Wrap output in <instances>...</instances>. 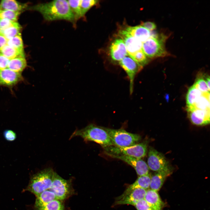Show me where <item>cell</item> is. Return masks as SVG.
I'll list each match as a JSON object with an SVG mask.
<instances>
[{"label": "cell", "mask_w": 210, "mask_h": 210, "mask_svg": "<svg viewBox=\"0 0 210 210\" xmlns=\"http://www.w3.org/2000/svg\"><path fill=\"white\" fill-rule=\"evenodd\" d=\"M189 118L194 124L197 125L209 123L210 110L187 109Z\"/></svg>", "instance_id": "4fadbf2b"}, {"label": "cell", "mask_w": 210, "mask_h": 210, "mask_svg": "<svg viewBox=\"0 0 210 210\" xmlns=\"http://www.w3.org/2000/svg\"><path fill=\"white\" fill-rule=\"evenodd\" d=\"M63 203L61 200L55 199L38 210H64Z\"/></svg>", "instance_id": "83f0119b"}, {"label": "cell", "mask_w": 210, "mask_h": 210, "mask_svg": "<svg viewBox=\"0 0 210 210\" xmlns=\"http://www.w3.org/2000/svg\"><path fill=\"white\" fill-rule=\"evenodd\" d=\"M119 64L126 73L130 82V92H133L134 81L135 77L143 67L128 55L119 62Z\"/></svg>", "instance_id": "ba28073f"}, {"label": "cell", "mask_w": 210, "mask_h": 210, "mask_svg": "<svg viewBox=\"0 0 210 210\" xmlns=\"http://www.w3.org/2000/svg\"><path fill=\"white\" fill-rule=\"evenodd\" d=\"M134 206L137 210H156L144 199L138 201Z\"/></svg>", "instance_id": "836d02e7"}, {"label": "cell", "mask_w": 210, "mask_h": 210, "mask_svg": "<svg viewBox=\"0 0 210 210\" xmlns=\"http://www.w3.org/2000/svg\"><path fill=\"white\" fill-rule=\"evenodd\" d=\"M144 199L156 210H161L164 207V203L157 191L151 189L147 190Z\"/></svg>", "instance_id": "d6986e66"}, {"label": "cell", "mask_w": 210, "mask_h": 210, "mask_svg": "<svg viewBox=\"0 0 210 210\" xmlns=\"http://www.w3.org/2000/svg\"><path fill=\"white\" fill-rule=\"evenodd\" d=\"M210 110V93H203L191 107L187 109Z\"/></svg>", "instance_id": "cb8c5ba5"}, {"label": "cell", "mask_w": 210, "mask_h": 210, "mask_svg": "<svg viewBox=\"0 0 210 210\" xmlns=\"http://www.w3.org/2000/svg\"><path fill=\"white\" fill-rule=\"evenodd\" d=\"M49 190L54 194L57 199L61 201L67 198L74 193L70 181L63 178L55 172Z\"/></svg>", "instance_id": "52a82bcc"}, {"label": "cell", "mask_w": 210, "mask_h": 210, "mask_svg": "<svg viewBox=\"0 0 210 210\" xmlns=\"http://www.w3.org/2000/svg\"><path fill=\"white\" fill-rule=\"evenodd\" d=\"M193 85L203 93L209 92L205 80L202 77L197 79Z\"/></svg>", "instance_id": "d6a6232c"}, {"label": "cell", "mask_w": 210, "mask_h": 210, "mask_svg": "<svg viewBox=\"0 0 210 210\" xmlns=\"http://www.w3.org/2000/svg\"><path fill=\"white\" fill-rule=\"evenodd\" d=\"M27 66V62L25 57H19L10 60L8 68L15 72L21 73Z\"/></svg>", "instance_id": "7402d4cb"}, {"label": "cell", "mask_w": 210, "mask_h": 210, "mask_svg": "<svg viewBox=\"0 0 210 210\" xmlns=\"http://www.w3.org/2000/svg\"><path fill=\"white\" fill-rule=\"evenodd\" d=\"M98 0H80V9L82 17H83L87 12L93 6L97 4Z\"/></svg>", "instance_id": "1f68e13d"}, {"label": "cell", "mask_w": 210, "mask_h": 210, "mask_svg": "<svg viewBox=\"0 0 210 210\" xmlns=\"http://www.w3.org/2000/svg\"><path fill=\"white\" fill-rule=\"evenodd\" d=\"M34 208L38 210L48 203L57 199L54 194L50 190H46L36 196Z\"/></svg>", "instance_id": "ffe728a7"}, {"label": "cell", "mask_w": 210, "mask_h": 210, "mask_svg": "<svg viewBox=\"0 0 210 210\" xmlns=\"http://www.w3.org/2000/svg\"><path fill=\"white\" fill-rule=\"evenodd\" d=\"M151 176L148 174L139 176L133 183L129 186L123 193L118 197L116 200L120 199L129 194L134 190L140 188L145 189L150 187Z\"/></svg>", "instance_id": "2e32d148"}, {"label": "cell", "mask_w": 210, "mask_h": 210, "mask_svg": "<svg viewBox=\"0 0 210 210\" xmlns=\"http://www.w3.org/2000/svg\"><path fill=\"white\" fill-rule=\"evenodd\" d=\"M20 13L0 9V19H7L17 22Z\"/></svg>", "instance_id": "4dcf8cb0"}, {"label": "cell", "mask_w": 210, "mask_h": 210, "mask_svg": "<svg viewBox=\"0 0 210 210\" xmlns=\"http://www.w3.org/2000/svg\"><path fill=\"white\" fill-rule=\"evenodd\" d=\"M125 30L142 43L150 37L151 32L141 25L128 27Z\"/></svg>", "instance_id": "ac0fdd59"}, {"label": "cell", "mask_w": 210, "mask_h": 210, "mask_svg": "<svg viewBox=\"0 0 210 210\" xmlns=\"http://www.w3.org/2000/svg\"><path fill=\"white\" fill-rule=\"evenodd\" d=\"M76 136L82 138L86 141H92L98 144L103 148L113 145L108 134L102 127L93 124L75 130L70 138Z\"/></svg>", "instance_id": "7a4b0ae2"}, {"label": "cell", "mask_w": 210, "mask_h": 210, "mask_svg": "<svg viewBox=\"0 0 210 210\" xmlns=\"http://www.w3.org/2000/svg\"><path fill=\"white\" fill-rule=\"evenodd\" d=\"M0 53L9 60L18 57H25L23 50H18L7 44L2 48Z\"/></svg>", "instance_id": "d4e9b609"}, {"label": "cell", "mask_w": 210, "mask_h": 210, "mask_svg": "<svg viewBox=\"0 0 210 210\" xmlns=\"http://www.w3.org/2000/svg\"><path fill=\"white\" fill-rule=\"evenodd\" d=\"M131 57L143 67L148 62V58L142 49L135 53Z\"/></svg>", "instance_id": "f546056e"}, {"label": "cell", "mask_w": 210, "mask_h": 210, "mask_svg": "<svg viewBox=\"0 0 210 210\" xmlns=\"http://www.w3.org/2000/svg\"><path fill=\"white\" fill-rule=\"evenodd\" d=\"M167 37L163 34H157L150 37L142 43V50L148 58H154L168 56L165 43Z\"/></svg>", "instance_id": "277c9868"}, {"label": "cell", "mask_w": 210, "mask_h": 210, "mask_svg": "<svg viewBox=\"0 0 210 210\" xmlns=\"http://www.w3.org/2000/svg\"><path fill=\"white\" fill-rule=\"evenodd\" d=\"M172 173L171 167L167 169L157 172L151 176L150 186V189L158 191L162 187L166 178Z\"/></svg>", "instance_id": "e0dca14e"}, {"label": "cell", "mask_w": 210, "mask_h": 210, "mask_svg": "<svg viewBox=\"0 0 210 210\" xmlns=\"http://www.w3.org/2000/svg\"><path fill=\"white\" fill-rule=\"evenodd\" d=\"M108 134L113 145L121 147L136 144L141 139V136L122 129H114L102 127Z\"/></svg>", "instance_id": "5b68a950"}, {"label": "cell", "mask_w": 210, "mask_h": 210, "mask_svg": "<svg viewBox=\"0 0 210 210\" xmlns=\"http://www.w3.org/2000/svg\"><path fill=\"white\" fill-rule=\"evenodd\" d=\"M21 34L8 40L7 44L19 50H23V45Z\"/></svg>", "instance_id": "f1b7e54d"}, {"label": "cell", "mask_w": 210, "mask_h": 210, "mask_svg": "<svg viewBox=\"0 0 210 210\" xmlns=\"http://www.w3.org/2000/svg\"><path fill=\"white\" fill-rule=\"evenodd\" d=\"M54 170L51 168L45 169L33 175L26 190L36 196L50 188L52 183Z\"/></svg>", "instance_id": "3957f363"}, {"label": "cell", "mask_w": 210, "mask_h": 210, "mask_svg": "<svg viewBox=\"0 0 210 210\" xmlns=\"http://www.w3.org/2000/svg\"><path fill=\"white\" fill-rule=\"evenodd\" d=\"M147 147V142L144 141L126 147H121L113 145L103 148L107 155H124L141 159L146 155Z\"/></svg>", "instance_id": "8992f818"}, {"label": "cell", "mask_w": 210, "mask_h": 210, "mask_svg": "<svg viewBox=\"0 0 210 210\" xmlns=\"http://www.w3.org/2000/svg\"><path fill=\"white\" fill-rule=\"evenodd\" d=\"M21 27L19 24L8 27L0 32V35L4 36L7 40L20 34Z\"/></svg>", "instance_id": "484cf974"}, {"label": "cell", "mask_w": 210, "mask_h": 210, "mask_svg": "<svg viewBox=\"0 0 210 210\" xmlns=\"http://www.w3.org/2000/svg\"><path fill=\"white\" fill-rule=\"evenodd\" d=\"M146 190L141 188L136 189L122 198L116 200L114 205L127 204L134 206L138 201L144 199Z\"/></svg>", "instance_id": "9a60e30c"}, {"label": "cell", "mask_w": 210, "mask_h": 210, "mask_svg": "<svg viewBox=\"0 0 210 210\" xmlns=\"http://www.w3.org/2000/svg\"><path fill=\"white\" fill-rule=\"evenodd\" d=\"M19 24L17 22H14L7 19H0V32L11 26Z\"/></svg>", "instance_id": "e575fe53"}, {"label": "cell", "mask_w": 210, "mask_h": 210, "mask_svg": "<svg viewBox=\"0 0 210 210\" xmlns=\"http://www.w3.org/2000/svg\"><path fill=\"white\" fill-rule=\"evenodd\" d=\"M9 60L0 53V71L8 68Z\"/></svg>", "instance_id": "8d00e7d4"}, {"label": "cell", "mask_w": 210, "mask_h": 210, "mask_svg": "<svg viewBox=\"0 0 210 210\" xmlns=\"http://www.w3.org/2000/svg\"><path fill=\"white\" fill-rule=\"evenodd\" d=\"M3 135L5 139L8 141H13L16 138V134L15 133L10 130H5L4 132Z\"/></svg>", "instance_id": "d590c367"}, {"label": "cell", "mask_w": 210, "mask_h": 210, "mask_svg": "<svg viewBox=\"0 0 210 210\" xmlns=\"http://www.w3.org/2000/svg\"><path fill=\"white\" fill-rule=\"evenodd\" d=\"M208 88L210 90V77L209 76H207L205 79Z\"/></svg>", "instance_id": "ab89813d"}, {"label": "cell", "mask_w": 210, "mask_h": 210, "mask_svg": "<svg viewBox=\"0 0 210 210\" xmlns=\"http://www.w3.org/2000/svg\"><path fill=\"white\" fill-rule=\"evenodd\" d=\"M40 12L48 21L65 20L74 24V15L69 5L68 0H56L38 4L30 8Z\"/></svg>", "instance_id": "6da1fadb"}, {"label": "cell", "mask_w": 210, "mask_h": 210, "mask_svg": "<svg viewBox=\"0 0 210 210\" xmlns=\"http://www.w3.org/2000/svg\"><path fill=\"white\" fill-rule=\"evenodd\" d=\"M27 7L26 5L13 0H3L0 3V9L20 12Z\"/></svg>", "instance_id": "44dd1931"}, {"label": "cell", "mask_w": 210, "mask_h": 210, "mask_svg": "<svg viewBox=\"0 0 210 210\" xmlns=\"http://www.w3.org/2000/svg\"><path fill=\"white\" fill-rule=\"evenodd\" d=\"M114 158L121 160L132 166L139 176L149 174V168L146 163L141 158L124 155H108Z\"/></svg>", "instance_id": "30bf717a"}, {"label": "cell", "mask_w": 210, "mask_h": 210, "mask_svg": "<svg viewBox=\"0 0 210 210\" xmlns=\"http://www.w3.org/2000/svg\"><path fill=\"white\" fill-rule=\"evenodd\" d=\"M110 55L112 61L119 62L128 54L123 41L121 38L116 39L111 44Z\"/></svg>", "instance_id": "5bb4252c"}, {"label": "cell", "mask_w": 210, "mask_h": 210, "mask_svg": "<svg viewBox=\"0 0 210 210\" xmlns=\"http://www.w3.org/2000/svg\"><path fill=\"white\" fill-rule=\"evenodd\" d=\"M80 0L68 1L70 8L74 15L75 21L82 18L80 6Z\"/></svg>", "instance_id": "4316f807"}, {"label": "cell", "mask_w": 210, "mask_h": 210, "mask_svg": "<svg viewBox=\"0 0 210 210\" xmlns=\"http://www.w3.org/2000/svg\"><path fill=\"white\" fill-rule=\"evenodd\" d=\"M147 165L150 170L156 172L170 167L164 156L152 147L149 149Z\"/></svg>", "instance_id": "9c48e42d"}, {"label": "cell", "mask_w": 210, "mask_h": 210, "mask_svg": "<svg viewBox=\"0 0 210 210\" xmlns=\"http://www.w3.org/2000/svg\"><path fill=\"white\" fill-rule=\"evenodd\" d=\"M23 79L21 73L15 72L8 68L0 71V86L12 88Z\"/></svg>", "instance_id": "8fae6325"}, {"label": "cell", "mask_w": 210, "mask_h": 210, "mask_svg": "<svg viewBox=\"0 0 210 210\" xmlns=\"http://www.w3.org/2000/svg\"><path fill=\"white\" fill-rule=\"evenodd\" d=\"M141 25L142 26L150 31L155 29L156 27V25L155 23L150 21L143 22L141 24Z\"/></svg>", "instance_id": "74e56055"}, {"label": "cell", "mask_w": 210, "mask_h": 210, "mask_svg": "<svg viewBox=\"0 0 210 210\" xmlns=\"http://www.w3.org/2000/svg\"><path fill=\"white\" fill-rule=\"evenodd\" d=\"M7 39L4 36L0 35V51L7 45Z\"/></svg>", "instance_id": "f35d334b"}, {"label": "cell", "mask_w": 210, "mask_h": 210, "mask_svg": "<svg viewBox=\"0 0 210 210\" xmlns=\"http://www.w3.org/2000/svg\"><path fill=\"white\" fill-rule=\"evenodd\" d=\"M118 35L123 41L128 54L130 57L142 49V43L131 36L125 30L120 31Z\"/></svg>", "instance_id": "7c38bea8"}, {"label": "cell", "mask_w": 210, "mask_h": 210, "mask_svg": "<svg viewBox=\"0 0 210 210\" xmlns=\"http://www.w3.org/2000/svg\"><path fill=\"white\" fill-rule=\"evenodd\" d=\"M203 94L193 85L190 87L187 92L186 96L187 108L192 107Z\"/></svg>", "instance_id": "603a6c76"}]
</instances>
